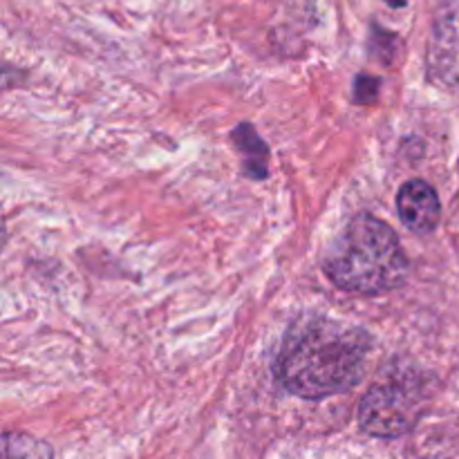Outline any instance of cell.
I'll list each match as a JSON object with an SVG mask.
<instances>
[{"label": "cell", "instance_id": "7", "mask_svg": "<svg viewBox=\"0 0 459 459\" xmlns=\"http://www.w3.org/2000/svg\"><path fill=\"white\" fill-rule=\"evenodd\" d=\"M4 451L12 459H52V451H49L48 444L36 442L27 435H7Z\"/></svg>", "mask_w": 459, "mask_h": 459}, {"label": "cell", "instance_id": "2", "mask_svg": "<svg viewBox=\"0 0 459 459\" xmlns=\"http://www.w3.org/2000/svg\"><path fill=\"white\" fill-rule=\"evenodd\" d=\"M323 269L336 287L352 294H384L408 276V258L397 233L370 213H359L332 242Z\"/></svg>", "mask_w": 459, "mask_h": 459}, {"label": "cell", "instance_id": "1", "mask_svg": "<svg viewBox=\"0 0 459 459\" xmlns=\"http://www.w3.org/2000/svg\"><path fill=\"white\" fill-rule=\"evenodd\" d=\"M372 336L363 327L325 316H303L287 330L276 377L290 393L323 399L361 381Z\"/></svg>", "mask_w": 459, "mask_h": 459}, {"label": "cell", "instance_id": "6", "mask_svg": "<svg viewBox=\"0 0 459 459\" xmlns=\"http://www.w3.org/2000/svg\"><path fill=\"white\" fill-rule=\"evenodd\" d=\"M233 139H236V146L240 148L242 155H245V161L249 164V173L254 178H264L267 175V146L263 143V139L258 137L254 128L249 124L238 126V130L233 133Z\"/></svg>", "mask_w": 459, "mask_h": 459}, {"label": "cell", "instance_id": "3", "mask_svg": "<svg viewBox=\"0 0 459 459\" xmlns=\"http://www.w3.org/2000/svg\"><path fill=\"white\" fill-rule=\"evenodd\" d=\"M426 390L420 377L388 375L372 385L359 403V424L375 437H402L421 415Z\"/></svg>", "mask_w": 459, "mask_h": 459}, {"label": "cell", "instance_id": "9", "mask_svg": "<svg viewBox=\"0 0 459 459\" xmlns=\"http://www.w3.org/2000/svg\"><path fill=\"white\" fill-rule=\"evenodd\" d=\"M385 3H388L390 7H406L408 0H385Z\"/></svg>", "mask_w": 459, "mask_h": 459}, {"label": "cell", "instance_id": "4", "mask_svg": "<svg viewBox=\"0 0 459 459\" xmlns=\"http://www.w3.org/2000/svg\"><path fill=\"white\" fill-rule=\"evenodd\" d=\"M430 74L459 90V0H439L429 43Z\"/></svg>", "mask_w": 459, "mask_h": 459}, {"label": "cell", "instance_id": "8", "mask_svg": "<svg viewBox=\"0 0 459 459\" xmlns=\"http://www.w3.org/2000/svg\"><path fill=\"white\" fill-rule=\"evenodd\" d=\"M379 94V79H372V76H359L357 79V101L361 103H372Z\"/></svg>", "mask_w": 459, "mask_h": 459}, {"label": "cell", "instance_id": "5", "mask_svg": "<svg viewBox=\"0 0 459 459\" xmlns=\"http://www.w3.org/2000/svg\"><path fill=\"white\" fill-rule=\"evenodd\" d=\"M397 211L399 220L417 233H430L442 218V204H439L437 193L421 179H412L399 188Z\"/></svg>", "mask_w": 459, "mask_h": 459}]
</instances>
